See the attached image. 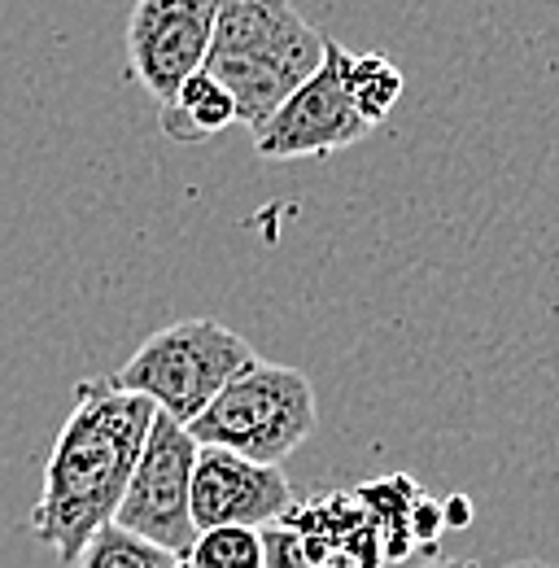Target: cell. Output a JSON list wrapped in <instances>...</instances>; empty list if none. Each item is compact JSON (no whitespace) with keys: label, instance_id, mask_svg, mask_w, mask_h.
Here are the masks:
<instances>
[{"label":"cell","instance_id":"6da1fadb","mask_svg":"<svg viewBox=\"0 0 559 568\" xmlns=\"http://www.w3.org/2000/svg\"><path fill=\"white\" fill-rule=\"evenodd\" d=\"M153 412L149 398L114 389L110 376L74 385V407L53 437L44 490L31 507V534L58 560L74 565L83 542L114 520Z\"/></svg>","mask_w":559,"mask_h":568},{"label":"cell","instance_id":"7a4b0ae2","mask_svg":"<svg viewBox=\"0 0 559 568\" xmlns=\"http://www.w3.org/2000/svg\"><path fill=\"white\" fill-rule=\"evenodd\" d=\"M324 49L328 36L315 31L288 0H218L202 71L227 88L236 123L258 132L319 71Z\"/></svg>","mask_w":559,"mask_h":568},{"label":"cell","instance_id":"3957f363","mask_svg":"<svg viewBox=\"0 0 559 568\" xmlns=\"http://www.w3.org/2000/svg\"><path fill=\"white\" fill-rule=\"evenodd\" d=\"M254 358L258 355L241 333L218 320L193 315L149 333L136 355L110 376V385L149 398L175 425H193L214 403V394Z\"/></svg>","mask_w":559,"mask_h":568},{"label":"cell","instance_id":"277c9868","mask_svg":"<svg viewBox=\"0 0 559 568\" xmlns=\"http://www.w3.org/2000/svg\"><path fill=\"white\" fill-rule=\"evenodd\" d=\"M319 425L315 412V385L284 363L254 358L245 372H236L193 420L189 437L197 446H218L232 455H245L254 464L280 468Z\"/></svg>","mask_w":559,"mask_h":568},{"label":"cell","instance_id":"5b68a950","mask_svg":"<svg viewBox=\"0 0 559 568\" xmlns=\"http://www.w3.org/2000/svg\"><path fill=\"white\" fill-rule=\"evenodd\" d=\"M193 464H197V442L189 437V428L175 425L162 412H153V425H149V437L140 446V459L132 468L128 490H123V503L114 511V525L132 529L144 542L184 560L189 547L197 542V525L189 511Z\"/></svg>","mask_w":559,"mask_h":568},{"label":"cell","instance_id":"8992f818","mask_svg":"<svg viewBox=\"0 0 559 568\" xmlns=\"http://www.w3.org/2000/svg\"><path fill=\"white\" fill-rule=\"evenodd\" d=\"M342 58L346 44L328 40L319 71L311 74L276 114L254 132V153L267 162H288V158H328L349 144L367 141L376 128L354 110L342 79Z\"/></svg>","mask_w":559,"mask_h":568},{"label":"cell","instance_id":"52a82bcc","mask_svg":"<svg viewBox=\"0 0 559 568\" xmlns=\"http://www.w3.org/2000/svg\"><path fill=\"white\" fill-rule=\"evenodd\" d=\"M218 0H136L128 18V67L140 88L166 105L189 74L206 67Z\"/></svg>","mask_w":559,"mask_h":568},{"label":"cell","instance_id":"ba28073f","mask_svg":"<svg viewBox=\"0 0 559 568\" xmlns=\"http://www.w3.org/2000/svg\"><path fill=\"white\" fill-rule=\"evenodd\" d=\"M288 507H293V486L280 468L254 464L218 446H197L193 490H189V511L197 529H218V525L267 529Z\"/></svg>","mask_w":559,"mask_h":568},{"label":"cell","instance_id":"9c48e42d","mask_svg":"<svg viewBox=\"0 0 559 568\" xmlns=\"http://www.w3.org/2000/svg\"><path fill=\"white\" fill-rule=\"evenodd\" d=\"M280 525L328 542L333 551H342L358 568H385L380 538H376V529H372V520H367L354 490H319V495L302 498V503L293 498V507L280 516Z\"/></svg>","mask_w":559,"mask_h":568},{"label":"cell","instance_id":"30bf717a","mask_svg":"<svg viewBox=\"0 0 559 568\" xmlns=\"http://www.w3.org/2000/svg\"><path fill=\"white\" fill-rule=\"evenodd\" d=\"M354 495H358L363 511H367V520H372V529H376V538H380V556H385V565H403V560L419 556L416 534H411V511H416L424 486H419L416 477H407V473H389V477L363 481Z\"/></svg>","mask_w":559,"mask_h":568},{"label":"cell","instance_id":"8fae6325","mask_svg":"<svg viewBox=\"0 0 559 568\" xmlns=\"http://www.w3.org/2000/svg\"><path fill=\"white\" fill-rule=\"evenodd\" d=\"M157 123L175 144H202L236 123V105L214 74L197 71L180 83L166 105H157Z\"/></svg>","mask_w":559,"mask_h":568},{"label":"cell","instance_id":"7c38bea8","mask_svg":"<svg viewBox=\"0 0 559 568\" xmlns=\"http://www.w3.org/2000/svg\"><path fill=\"white\" fill-rule=\"evenodd\" d=\"M342 79H346V92L349 101H354V110L372 128L403 101V88H407L403 71L389 58H380V53H349V49L346 58H342Z\"/></svg>","mask_w":559,"mask_h":568},{"label":"cell","instance_id":"4fadbf2b","mask_svg":"<svg viewBox=\"0 0 559 568\" xmlns=\"http://www.w3.org/2000/svg\"><path fill=\"white\" fill-rule=\"evenodd\" d=\"M74 568H180V560H175L171 551L144 542L140 534H132V529H123V525L110 520V525H101V529L83 542Z\"/></svg>","mask_w":559,"mask_h":568},{"label":"cell","instance_id":"5bb4252c","mask_svg":"<svg viewBox=\"0 0 559 568\" xmlns=\"http://www.w3.org/2000/svg\"><path fill=\"white\" fill-rule=\"evenodd\" d=\"M184 565L189 568H267L263 529H241V525L197 529V542L189 547Z\"/></svg>","mask_w":559,"mask_h":568},{"label":"cell","instance_id":"9a60e30c","mask_svg":"<svg viewBox=\"0 0 559 568\" xmlns=\"http://www.w3.org/2000/svg\"><path fill=\"white\" fill-rule=\"evenodd\" d=\"M263 551H267V568H358L328 542H319L302 529H288L280 520L263 529Z\"/></svg>","mask_w":559,"mask_h":568},{"label":"cell","instance_id":"2e32d148","mask_svg":"<svg viewBox=\"0 0 559 568\" xmlns=\"http://www.w3.org/2000/svg\"><path fill=\"white\" fill-rule=\"evenodd\" d=\"M441 529H446V525H441V503L428 495H419L416 511H411V534H416L419 551H433V542H437Z\"/></svg>","mask_w":559,"mask_h":568},{"label":"cell","instance_id":"e0dca14e","mask_svg":"<svg viewBox=\"0 0 559 568\" xmlns=\"http://www.w3.org/2000/svg\"><path fill=\"white\" fill-rule=\"evenodd\" d=\"M441 525H446V529H468V525H472V503L464 495H450L446 507H441Z\"/></svg>","mask_w":559,"mask_h":568},{"label":"cell","instance_id":"ac0fdd59","mask_svg":"<svg viewBox=\"0 0 559 568\" xmlns=\"http://www.w3.org/2000/svg\"><path fill=\"white\" fill-rule=\"evenodd\" d=\"M424 568H481L477 560H437V565H424Z\"/></svg>","mask_w":559,"mask_h":568},{"label":"cell","instance_id":"d6986e66","mask_svg":"<svg viewBox=\"0 0 559 568\" xmlns=\"http://www.w3.org/2000/svg\"><path fill=\"white\" fill-rule=\"evenodd\" d=\"M502 568H556V565H547V560H511V565Z\"/></svg>","mask_w":559,"mask_h":568},{"label":"cell","instance_id":"ffe728a7","mask_svg":"<svg viewBox=\"0 0 559 568\" xmlns=\"http://www.w3.org/2000/svg\"><path fill=\"white\" fill-rule=\"evenodd\" d=\"M180 568H189V565H184V560H180Z\"/></svg>","mask_w":559,"mask_h":568}]
</instances>
